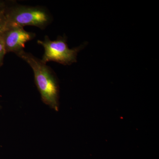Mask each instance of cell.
<instances>
[{
    "label": "cell",
    "mask_w": 159,
    "mask_h": 159,
    "mask_svg": "<svg viewBox=\"0 0 159 159\" xmlns=\"http://www.w3.org/2000/svg\"><path fill=\"white\" fill-rule=\"evenodd\" d=\"M9 5V2H6L4 1H0V11L6 8Z\"/></svg>",
    "instance_id": "cell-7"
},
{
    "label": "cell",
    "mask_w": 159,
    "mask_h": 159,
    "mask_svg": "<svg viewBox=\"0 0 159 159\" xmlns=\"http://www.w3.org/2000/svg\"><path fill=\"white\" fill-rule=\"evenodd\" d=\"M7 53L2 35L0 36V66L3 64L4 57Z\"/></svg>",
    "instance_id": "cell-6"
},
{
    "label": "cell",
    "mask_w": 159,
    "mask_h": 159,
    "mask_svg": "<svg viewBox=\"0 0 159 159\" xmlns=\"http://www.w3.org/2000/svg\"><path fill=\"white\" fill-rule=\"evenodd\" d=\"M7 53L14 52L16 54L22 51L26 43L35 37V34L29 32L21 27H10L2 34Z\"/></svg>",
    "instance_id": "cell-4"
},
{
    "label": "cell",
    "mask_w": 159,
    "mask_h": 159,
    "mask_svg": "<svg viewBox=\"0 0 159 159\" xmlns=\"http://www.w3.org/2000/svg\"><path fill=\"white\" fill-rule=\"evenodd\" d=\"M30 66L34 73V80L43 102L58 111V86L53 72L41 59L22 50L16 54Z\"/></svg>",
    "instance_id": "cell-1"
},
{
    "label": "cell",
    "mask_w": 159,
    "mask_h": 159,
    "mask_svg": "<svg viewBox=\"0 0 159 159\" xmlns=\"http://www.w3.org/2000/svg\"><path fill=\"white\" fill-rule=\"evenodd\" d=\"M6 8L0 11V36L8 29L7 17L6 15Z\"/></svg>",
    "instance_id": "cell-5"
},
{
    "label": "cell",
    "mask_w": 159,
    "mask_h": 159,
    "mask_svg": "<svg viewBox=\"0 0 159 159\" xmlns=\"http://www.w3.org/2000/svg\"><path fill=\"white\" fill-rule=\"evenodd\" d=\"M37 42L44 49L41 60L46 64L49 61H54L64 65H70L77 62V54L83 48V45H81L70 49L65 39L63 38L52 41L46 36L44 40H39Z\"/></svg>",
    "instance_id": "cell-3"
},
{
    "label": "cell",
    "mask_w": 159,
    "mask_h": 159,
    "mask_svg": "<svg viewBox=\"0 0 159 159\" xmlns=\"http://www.w3.org/2000/svg\"><path fill=\"white\" fill-rule=\"evenodd\" d=\"M8 29L32 26L43 29L51 23V16L46 9L37 6L9 5L6 8Z\"/></svg>",
    "instance_id": "cell-2"
}]
</instances>
